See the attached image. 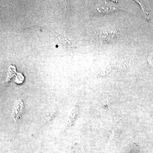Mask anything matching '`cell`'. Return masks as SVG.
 Wrapping results in <instances>:
<instances>
[{
	"label": "cell",
	"instance_id": "4",
	"mask_svg": "<svg viewBox=\"0 0 153 153\" xmlns=\"http://www.w3.org/2000/svg\"><path fill=\"white\" fill-rule=\"evenodd\" d=\"M137 2L139 4H140V5L141 7L142 8L143 11L144 13L145 14V15H146V18L148 19V20H149V13H148V11L146 9V8L144 5H143V3L142 2L140 1H135Z\"/></svg>",
	"mask_w": 153,
	"mask_h": 153
},
{
	"label": "cell",
	"instance_id": "3",
	"mask_svg": "<svg viewBox=\"0 0 153 153\" xmlns=\"http://www.w3.org/2000/svg\"><path fill=\"white\" fill-rule=\"evenodd\" d=\"M119 9L118 7H117L115 6L113 7L111 5H105L104 7L100 8V11L102 13H109L110 12H113V11Z\"/></svg>",
	"mask_w": 153,
	"mask_h": 153
},
{
	"label": "cell",
	"instance_id": "1",
	"mask_svg": "<svg viewBox=\"0 0 153 153\" xmlns=\"http://www.w3.org/2000/svg\"><path fill=\"white\" fill-rule=\"evenodd\" d=\"M23 109L24 104L22 101L18 100V101L14 104L13 109V116L15 120H18L20 117Z\"/></svg>",
	"mask_w": 153,
	"mask_h": 153
},
{
	"label": "cell",
	"instance_id": "5",
	"mask_svg": "<svg viewBox=\"0 0 153 153\" xmlns=\"http://www.w3.org/2000/svg\"><path fill=\"white\" fill-rule=\"evenodd\" d=\"M148 61L149 64L153 67V54H151L148 58Z\"/></svg>",
	"mask_w": 153,
	"mask_h": 153
},
{
	"label": "cell",
	"instance_id": "2",
	"mask_svg": "<svg viewBox=\"0 0 153 153\" xmlns=\"http://www.w3.org/2000/svg\"><path fill=\"white\" fill-rule=\"evenodd\" d=\"M117 33V32H115V30H105L102 33L101 37L103 38L104 41L109 42L115 38Z\"/></svg>",
	"mask_w": 153,
	"mask_h": 153
}]
</instances>
